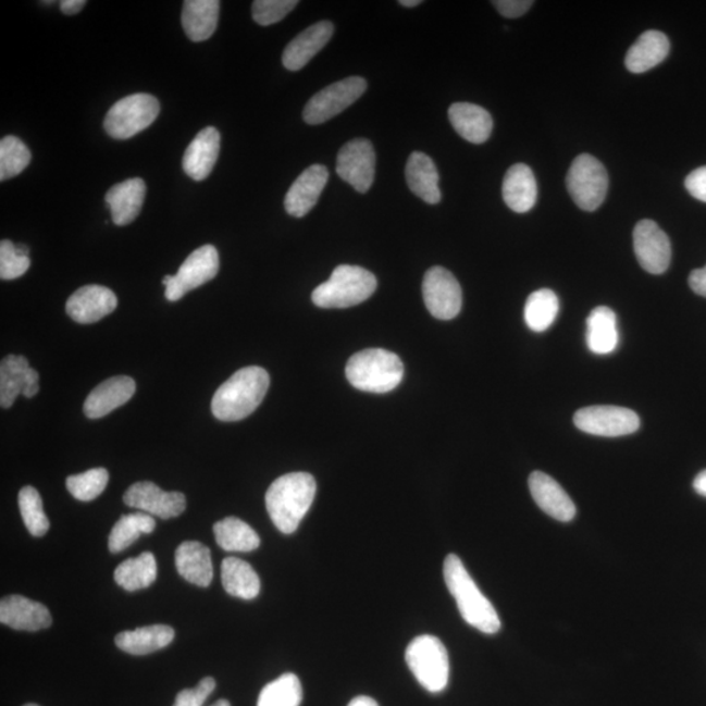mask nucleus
<instances>
[{
  "instance_id": "obj_22",
  "label": "nucleus",
  "mask_w": 706,
  "mask_h": 706,
  "mask_svg": "<svg viewBox=\"0 0 706 706\" xmlns=\"http://www.w3.org/2000/svg\"><path fill=\"white\" fill-rule=\"evenodd\" d=\"M333 34L334 25L327 21L310 25L302 34L295 37L284 50L282 58L284 67L289 71H299L306 67L314 55L319 54L332 40Z\"/></svg>"
},
{
  "instance_id": "obj_36",
  "label": "nucleus",
  "mask_w": 706,
  "mask_h": 706,
  "mask_svg": "<svg viewBox=\"0 0 706 706\" xmlns=\"http://www.w3.org/2000/svg\"><path fill=\"white\" fill-rule=\"evenodd\" d=\"M154 528H157V521L145 511L122 516L109 535L110 553L119 554L121 550H125L141 534H151Z\"/></svg>"
},
{
  "instance_id": "obj_23",
  "label": "nucleus",
  "mask_w": 706,
  "mask_h": 706,
  "mask_svg": "<svg viewBox=\"0 0 706 706\" xmlns=\"http://www.w3.org/2000/svg\"><path fill=\"white\" fill-rule=\"evenodd\" d=\"M220 152V134L215 127H206L193 139L183 159L184 172L191 179L205 181L215 168Z\"/></svg>"
},
{
  "instance_id": "obj_50",
  "label": "nucleus",
  "mask_w": 706,
  "mask_h": 706,
  "mask_svg": "<svg viewBox=\"0 0 706 706\" xmlns=\"http://www.w3.org/2000/svg\"><path fill=\"white\" fill-rule=\"evenodd\" d=\"M348 706H379V704L372 697L359 696L355 697Z\"/></svg>"
},
{
  "instance_id": "obj_7",
  "label": "nucleus",
  "mask_w": 706,
  "mask_h": 706,
  "mask_svg": "<svg viewBox=\"0 0 706 706\" xmlns=\"http://www.w3.org/2000/svg\"><path fill=\"white\" fill-rule=\"evenodd\" d=\"M160 113L157 97L148 94H135L116 101L103 121V128L116 140L133 138L150 127Z\"/></svg>"
},
{
  "instance_id": "obj_15",
  "label": "nucleus",
  "mask_w": 706,
  "mask_h": 706,
  "mask_svg": "<svg viewBox=\"0 0 706 706\" xmlns=\"http://www.w3.org/2000/svg\"><path fill=\"white\" fill-rule=\"evenodd\" d=\"M129 508L139 509L147 515L158 516L163 520L178 517L186 509V497L181 492H165L152 482H138L132 485L123 496Z\"/></svg>"
},
{
  "instance_id": "obj_11",
  "label": "nucleus",
  "mask_w": 706,
  "mask_h": 706,
  "mask_svg": "<svg viewBox=\"0 0 706 706\" xmlns=\"http://www.w3.org/2000/svg\"><path fill=\"white\" fill-rule=\"evenodd\" d=\"M574 425L589 435L621 437L632 435L640 429L639 414L630 408L618 406H592L574 413Z\"/></svg>"
},
{
  "instance_id": "obj_18",
  "label": "nucleus",
  "mask_w": 706,
  "mask_h": 706,
  "mask_svg": "<svg viewBox=\"0 0 706 706\" xmlns=\"http://www.w3.org/2000/svg\"><path fill=\"white\" fill-rule=\"evenodd\" d=\"M327 181L329 171L325 165L315 164L304 171L289 187L286 199H284V207L289 215L295 218L308 215L319 202Z\"/></svg>"
},
{
  "instance_id": "obj_46",
  "label": "nucleus",
  "mask_w": 706,
  "mask_h": 706,
  "mask_svg": "<svg viewBox=\"0 0 706 706\" xmlns=\"http://www.w3.org/2000/svg\"><path fill=\"white\" fill-rule=\"evenodd\" d=\"M492 4L495 5L496 10L503 16L516 18L527 14L534 2H530V0H497V2H492Z\"/></svg>"
},
{
  "instance_id": "obj_38",
  "label": "nucleus",
  "mask_w": 706,
  "mask_h": 706,
  "mask_svg": "<svg viewBox=\"0 0 706 706\" xmlns=\"http://www.w3.org/2000/svg\"><path fill=\"white\" fill-rule=\"evenodd\" d=\"M302 686L295 673H284L264 686L257 706H300Z\"/></svg>"
},
{
  "instance_id": "obj_28",
  "label": "nucleus",
  "mask_w": 706,
  "mask_h": 706,
  "mask_svg": "<svg viewBox=\"0 0 706 706\" xmlns=\"http://www.w3.org/2000/svg\"><path fill=\"white\" fill-rule=\"evenodd\" d=\"M503 198L511 211L529 212L536 203L537 186L528 165L516 164L505 174Z\"/></svg>"
},
{
  "instance_id": "obj_17",
  "label": "nucleus",
  "mask_w": 706,
  "mask_h": 706,
  "mask_svg": "<svg viewBox=\"0 0 706 706\" xmlns=\"http://www.w3.org/2000/svg\"><path fill=\"white\" fill-rule=\"evenodd\" d=\"M119 306V299L112 289L102 286L82 287L73 295L66 304V312L71 319L82 325L99 322L109 314H112Z\"/></svg>"
},
{
  "instance_id": "obj_44",
  "label": "nucleus",
  "mask_w": 706,
  "mask_h": 706,
  "mask_svg": "<svg viewBox=\"0 0 706 706\" xmlns=\"http://www.w3.org/2000/svg\"><path fill=\"white\" fill-rule=\"evenodd\" d=\"M215 686V679L205 678L200 680L196 689L181 691L173 706H203Z\"/></svg>"
},
{
  "instance_id": "obj_19",
  "label": "nucleus",
  "mask_w": 706,
  "mask_h": 706,
  "mask_svg": "<svg viewBox=\"0 0 706 706\" xmlns=\"http://www.w3.org/2000/svg\"><path fill=\"white\" fill-rule=\"evenodd\" d=\"M530 494L544 513L557 521L569 522L575 516V505L561 485L542 471H535L529 478Z\"/></svg>"
},
{
  "instance_id": "obj_43",
  "label": "nucleus",
  "mask_w": 706,
  "mask_h": 706,
  "mask_svg": "<svg viewBox=\"0 0 706 706\" xmlns=\"http://www.w3.org/2000/svg\"><path fill=\"white\" fill-rule=\"evenodd\" d=\"M299 4L297 0H256L252 3V18L262 27L282 22Z\"/></svg>"
},
{
  "instance_id": "obj_21",
  "label": "nucleus",
  "mask_w": 706,
  "mask_h": 706,
  "mask_svg": "<svg viewBox=\"0 0 706 706\" xmlns=\"http://www.w3.org/2000/svg\"><path fill=\"white\" fill-rule=\"evenodd\" d=\"M135 391V381L128 375H115V377L103 381L84 401V414L88 419L107 417L115 408L127 404L134 397Z\"/></svg>"
},
{
  "instance_id": "obj_8",
  "label": "nucleus",
  "mask_w": 706,
  "mask_h": 706,
  "mask_svg": "<svg viewBox=\"0 0 706 706\" xmlns=\"http://www.w3.org/2000/svg\"><path fill=\"white\" fill-rule=\"evenodd\" d=\"M567 187L581 210H598L608 190L606 168L592 154H580L568 172Z\"/></svg>"
},
{
  "instance_id": "obj_32",
  "label": "nucleus",
  "mask_w": 706,
  "mask_h": 706,
  "mask_svg": "<svg viewBox=\"0 0 706 706\" xmlns=\"http://www.w3.org/2000/svg\"><path fill=\"white\" fill-rule=\"evenodd\" d=\"M586 343L595 355H608L617 349L619 332L614 310L607 307L593 310L586 321Z\"/></svg>"
},
{
  "instance_id": "obj_13",
  "label": "nucleus",
  "mask_w": 706,
  "mask_h": 706,
  "mask_svg": "<svg viewBox=\"0 0 706 706\" xmlns=\"http://www.w3.org/2000/svg\"><path fill=\"white\" fill-rule=\"evenodd\" d=\"M633 249L645 271L660 275L669 269L671 244L666 233L653 220H641L633 231Z\"/></svg>"
},
{
  "instance_id": "obj_2",
  "label": "nucleus",
  "mask_w": 706,
  "mask_h": 706,
  "mask_svg": "<svg viewBox=\"0 0 706 706\" xmlns=\"http://www.w3.org/2000/svg\"><path fill=\"white\" fill-rule=\"evenodd\" d=\"M270 375L261 367L239 369L213 395L212 413L218 420L238 421L255 412L268 394Z\"/></svg>"
},
{
  "instance_id": "obj_35",
  "label": "nucleus",
  "mask_w": 706,
  "mask_h": 706,
  "mask_svg": "<svg viewBox=\"0 0 706 706\" xmlns=\"http://www.w3.org/2000/svg\"><path fill=\"white\" fill-rule=\"evenodd\" d=\"M213 533L219 546L230 553H251L261 544L256 530L236 517L224 518L216 522Z\"/></svg>"
},
{
  "instance_id": "obj_16",
  "label": "nucleus",
  "mask_w": 706,
  "mask_h": 706,
  "mask_svg": "<svg viewBox=\"0 0 706 706\" xmlns=\"http://www.w3.org/2000/svg\"><path fill=\"white\" fill-rule=\"evenodd\" d=\"M38 380L40 375L29 367L25 356H5L0 364V405L10 408L21 394L25 398H34L40 391Z\"/></svg>"
},
{
  "instance_id": "obj_10",
  "label": "nucleus",
  "mask_w": 706,
  "mask_h": 706,
  "mask_svg": "<svg viewBox=\"0 0 706 706\" xmlns=\"http://www.w3.org/2000/svg\"><path fill=\"white\" fill-rule=\"evenodd\" d=\"M367 82L360 76L346 77L320 90L304 109V121L309 125H321L343 110L351 107L367 90Z\"/></svg>"
},
{
  "instance_id": "obj_33",
  "label": "nucleus",
  "mask_w": 706,
  "mask_h": 706,
  "mask_svg": "<svg viewBox=\"0 0 706 706\" xmlns=\"http://www.w3.org/2000/svg\"><path fill=\"white\" fill-rule=\"evenodd\" d=\"M222 581L225 592L232 597L250 600L261 592V580L255 568L238 557H226L223 560Z\"/></svg>"
},
{
  "instance_id": "obj_47",
  "label": "nucleus",
  "mask_w": 706,
  "mask_h": 706,
  "mask_svg": "<svg viewBox=\"0 0 706 706\" xmlns=\"http://www.w3.org/2000/svg\"><path fill=\"white\" fill-rule=\"evenodd\" d=\"M689 283L693 293L706 297V265L703 269L693 270Z\"/></svg>"
},
{
  "instance_id": "obj_48",
  "label": "nucleus",
  "mask_w": 706,
  "mask_h": 706,
  "mask_svg": "<svg viewBox=\"0 0 706 706\" xmlns=\"http://www.w3.org/2000/svg\"><path fill=\"white\" fill-rule=\"evenodd\" d=\"M86 5V0H62V2H60L61 11L64 15L69 16L79 14Z\"/></svg>"
},
{
  "instance_id": "obj_45",
  "label": "nucleus",
  "mask_w": 706,
  "mask_h": 706,
  "mask_svg": "<svg viewBox=\"0 0 706 706\" xmlns=\"http://www.w3.org/2000/svg\"><path fill=\"white\" fill-rule=\"evenodd\" d=\"M685 189L693 198L706 203V166L698 168L686 176Z\"/></svg>"
},
{
  "instance_id": "obj_3",
  "label": "nucleus",
  "mask_w": 706,
  "mask_h": 706,
  "mask_svg": "<svg viewBox=\"0 0 706 706\" xmlns=\"http://www.w3.org/2000/svg\"><path fill=\"white\" fill-rule=\"evenodd\" d=\"M444 580L466 623L485 634L500 631L501 621L495 607L485 598L462 560L455 554L445 559Z\"/></svg>"
},
{
  "instance_id": "obj_6",
  "label": "nucleus",
  "mask_w": 706,
  "mask_h": 706,
  "mask_svg": "<svg viewBox=\"0 0 706 706\" xmlns=\"http://www.w3.org/2000/svg\"><path fill=\"white\" fill-rule=\"evenodd\" d=\"M406 662L423 689L442 692L449 683V656L442 640L423 634L411 641L406 651Z\"/></svg>"
},
{
  "instance_id": "obj_52",
  "label": "nucleus",
  "mask_w": 706,
  "mask_h": 706,
  "mask_svg": "<svg viewBox=\"0 0 706 706\" xmlns=\"http://www.w3.org/2000/svg\"><path fill=\"white\" fill-rule=\"evenodd\" d=\"M211 706H231V703L228 702V699L222 698V699H219V702H216L215 704H213Z\"/></svg>"
},
{
  "instance_id": "obj_14",
  "label": "nucleus",
  "mask_w": 706,
  "mask_h": 706,
  "mask_svg": "<svg viewBox=\"0 0 706 706\" xmlns=\"http://www.w3.org/2000/svg\"><path fill=\"white\" fill-rule=\"evenodd\" d=\"M375 154L371 141L354 139L340 148L336 159V173L356 191L371 189L374 181Z\"/></svg>"
},
{
  "instance_id": "obj_25",
  "label": "nucleus",
  "mask_w": 706,
  "mask_h": 706,
  "mask_svg": "<svg viewBox=\"0 0 706 706\" xmlns=\"http://www.w3.org/2000/svg\"><path fill=\"white\" fill-rule=\"evenodd\" d=\"M449 120L456 132L474 145L487 141L494 128V121L487 110L470 102L453 103Z\"/></svg>"
},
{
  "instance_id": "obj_30",
  "label": "nucleus",
  "mask_w": 706,
  "mask_h": 706,
  "mask_svg": "<svg viewBox=\"0 0 706 706\" xmlns=\"http://www.w3.org/2000/svg\"><path fill=\"white\" fill-rule=\"evenodd\" d=\"M219 12V0H186L181 16L186 36L194 42L209 40L216 32Z\"/></svg>"
},
{
  "instance_id": "obj_20",
  "label": "nucleus",
  "mask_w": 706,
  "mask_h": 706,
  "mask_svg": "<svg viewBox=\"0 0 706 706\" xmlns=\"http://www.w3.org/2000/svg\"><path fill=\"white\" fill-rule=\"evenodd\" d=\"M0 621L16 631L36 632L51 626V615L47 607L38 602L10 595L0 602Z\"/></svg>"
},
{
  "instance_id": "obj_37",
  "label": "nucleus",
  "mask_w": 706,
  "mask_h": 706,
  "mask_svg": "<svg viewBox=\"0 0 706 706\" xmlns=\"http://www.w3.org/2000/svg\"><path fill=\"white\" fill-rule=\"evenodd\" d=\"M559 299L554 290L543 288L529 296L524 306V322L535 333L546 332L559 313Z\"/></svg>"
},
{
  "instance_id": "obj_40",
  "label": "nucleus",
  "mask_w": 706,
  "mask_h": 706,
  "mask_svg": "<svg viewBox=\"0 0 706 706\" xmlns=\"http://www.w3.org/2000/svg\"><path fill=\"white\" fill-rule=\"evenodd\" d=\"M18 508L25 528L34 536H44L48 533L50 522L44 511L42 498L38 491L30 485L18 492Z\"/></svg>"
},
{
  "instance_id": "obj_39",
  "label": "nucleus",
  "mask_w": 706,
  "mask_h": 706,
  "mask_svg": "<svg viewBox=\"0 0 706 706\" xmlns=\"http://www.w3.org/2000/svg\"><path fill=\"white\" fill-rule=\"evenodd\" d=\"M32 154L22 139L14 135L4 136L0 141V181L18 176L27 170Z\"/></svg>"
},
{
  "instance_id": "obj_41",
  "label": "nucleus",
  "mask_w": 706,
  "mask_h": 706,
  "mask_svg": "<svg viewBox=\"0 0 706 706\" xmlns=\"http://www.w3.org/2000/svg\"><path fill=\"white\" fill-rule=\"evenodd\" d=\"M109 482V472L106 469H92L83 474L69 476L67 490L76 500L92 501L106 491Z\"/></svg>"
},
{
  "instance_id": "obj_51",
  "label": "nucleus",
  "mask_w": 706,
  "mask_h": 706,
  "mask_svg": "<svg viewBox=\"0 0 706 706\" xmlns=\"http://www.w3.org/2000/svg\"><path fill=\"white\" fill-rule=\"evenodd\" d=\"M399 3L408 9L417 8V5L421 4L420 0H401Z\"/></svg>"
},
{
  "instance_id": "obj_26",
  "label": "nucleus",
  "mask_w": 706,
  "mask_h": 706,
  "mask_svg": "<svg viewBox=\"0 0 706 706\" xmlns=\"http://www.w3.org/2000/svg\"><path fill=\"white\" fill-rule=\"evenodd\" d=\"M176 568L190 584L210 586L213 579L211 550L196 541L184 542L176 550Z\"/></svg>"
},
{
  "instance_id": "obj_5",
  "label": "nucleus",
  "mask_w": 706,
  "mask_h": 706,
  "mask_svg": "<svg viewBox=\"0 0 706 706\" xmlns=\"http://www.w3.org/2000/svg\"><path fill=\"white\" fill-rule=\"evenodd\" d=\"M377 278L359 265L342 264L329 281L314 289V306L323 309H346L364 302L375 293Z\"/></svg>"
},
{
  "instance_id": "obj_1",
  "label": "nucleus",
  "mask_w": 706,
  "mask_h": 706,
  "mask_svg": "<svg viewBox=\"0 0 706 706\" xmlns=\"http://www.w3.org/2000/svg\"><path fill=\"white\" fill-rule=\"evenodd\" d=\"M315 479L308 472H290L277 478L265 494V508L277 530L293 534L314 501Z\"/></svg>"
},
{
  "instance_id": "obj_31",
  "label": "nucleus",
  "mask_w": 706,
  "mask_h": 706,
  "mask_svg": "<svg viewBox=\"0 0 706 706\" xmlns=\"http://www.w3.org/2000/svg\"><path fill=\"white\" fill-rule=\"evenodd\" d=\"M174 640V630L170 626H148L116 634L115 645L133 656H146L164 649Z\"/></svg>"
},
{
  "instance_id": "obj_24",
  "label": "nucleus",
  "mask_w": 706,
  "mask_h": 706,
  "mask_svg": "<svg viewBox=\"0 0 706 706\" xmlns=\"http://www.w3.org/2000/svg\"><path fill=\"white\" fill-rule=\"evenodd\" d=\"M147 187L141 178H129L110 187L106 202L115 225L133 223L144 209Z\"/></svg>"
},
{
  "instance_id": "obj_53",
  "label": "nucleus",
  "mask_w": 706,
  "mask_h": 706,
  "mask_svg": "<svg viewBox=\"0 0 706 706\" xmlns=\"http://www.w3.org/2000/svg\"><path fill=\"white\" fill-rule=\"evenodd\" d=\"M24 706H40V705H37V704H27V705H24Z\"/></svg>"
},
{
  "instance_id": "obj_12",
  "label": "nucleus",
  "mask_w": 706,
  "mask_h": 706,
  "mask_svg": "<svg viewBox=\"0 0 706 706\" xmlns=\"http://www.w3.org/2000/svg\"><path fill=\"white\" fill-rule=\"evenodd\" d=\"M423 296L426 308L437 320L456 319L462 309V289L450 271L432 268L426 271L423 281Z\"/></svg>"
},
{
  "instance_id": "obj_27",
  "label": "nucleus",
  "mask_w": 706,
  "mask_h": 706,
  "mask_svg": "<svg viewBox=\"0 0 706 706\" xmlns=\"http://www.w3.org/2000/svg\"><path fill=\"white\" fill-rule=\"evenodd\" d=\"M669 53V38L662 32L647 30L628 50L626 66L633 74H643L662 63Z\"/></svg>"
},
{
  "instance_id": "obj_9",
  "label": "nucleus",
  "mask_w": 706,
  "mask_h": 706,
  "mask_svg": "<svg viewBox=\"0 0 706 706\" xmlns=\"http://www.w3.org/2000/svg\"><path fill=\"white\" fill-rule=\"evenodd\" d=\"M220 268L219 252L215 246L205 245L194 250L181 264L176 275L163 278L168 301L176 302L193 289L212 281Z\"/></svg>"
},
{
  "instance_id": "obj_34",
  "label": "nucleus",
  "mask_w": 706,
  "mask_h": 706,
  "mask_svg": "<svg viewBox=\"0 0 706 706\" xmlns=\"http://www.w3.org/2000/svg\"><path fill=\"white\" fill-rule=\"evenodd\" d=\"M157 578L158 563L151 553H144L134 559L121 562L114 572L116 584L127 592L151 586Z\"/></svg>"
},
{
  "instance_id": "obj_4",
  "label": "nucleus",
  "mask_w": 706,
  "mask_h": 706,
  "mask_svg": "<svg viewBox=\"0 0 706 706\" xmlns=\"http://www.w3.org/2000/svg\"><path fill=\"white\" fill-rule=\"evenodd\" d=\"M346 375L349 384L359 391L385 394L398 387L404 380L405 367L398 355L371 348L348 360Z\"/></svg>"
},
{
  "instance_id": "obj_49",
  "label": "nucleus",
  "mask_w": 706,
  "mask_h": 706,
  "mask_svg": "<svg viewBox=\"0 0 706 706\" xmlns=\"http://www.w3.org/2000/svg\"><path fill=\"white\" fill-rule=\"evenodd\" d=\"M693 488H695L699 496L706 497V470L699 472L695 478V481H693Z\"/></svg>"
},
{
  "instance_id": "obj_42",
  "label": "nucleus",
  "mask_w": 706,
  "mask_h": 706,
  "mask_svg": "<svg viewBox=\"0 0 706 706\" xmlns=\"http://www.w3.org/2000/svg\"><path fill=\"white\" fill-rule=\"evenodd\" d=\"M29 249L25 245H15L10 239L0 243V278L14 281L30 268Z\"/></svg>"
},
{
  "instance_id": "obj_29",
  "label": "nucleus",
  "mask_w": 706,
  "mask_h": 706,
  "mask_svg": "<svg viewBox=\"0 0 706 706\" xmlns=\"http://www.w3.org/2000/svg\"><path fill=\"white\" fill-rule=\"evenodd\" d=\"M406 178L410 190L424 202L437 205L442 200L437 168L429 154L413 152L408 158Z\"/></svg>"
}]
</instances>
